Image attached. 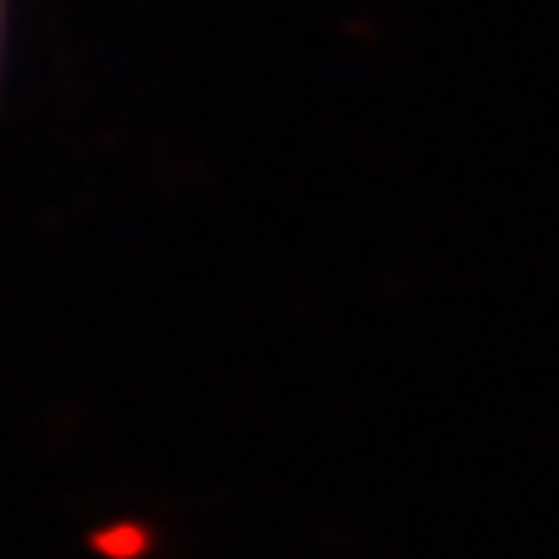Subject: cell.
Wrapping results in <instances>:
<instances>
[{
    "label": "cell",
    "instance_id": "6da1fadb",
    "mask_svg": "<svg viewBox=\"0 0 559 559\" xmlns=\"http://www.w3.org/2000/svg\"><path fill=\"white\" fill-rule=\"evenodd\" d=\"M0 62H5V0H0Z\"/></svg>",
    "mask_w": 559,
    "mask_h": 559
}]
</instances>
